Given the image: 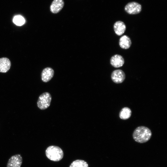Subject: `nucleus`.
I'll list each match as a JSON object with an SVG mask.
<instances>
[{"mask_svg": "<svg viewBox=\"0 0 167 167\" xmlns=\"http://www.w3.org/2000/svg\"><path fill=\"white\" fill-rule=\"evenodd\" d=\"M152 133L151 130L144 126L137 127L134 131L132 136L136 142L143 143L148 141L151 139Z\"/></svg>", "mask_w": 167, "mask_h": 167, "instance_id": "nucleus-1", "label": "nucleus"}, {"mask_svg": "<svg viewBox=\"0 0 167 167\" xmlns=\"http://www.w3.org/2000/svg\"><path fill=\"white\" fill-rule=\"evenodd\" d=\"M47 157L51 161H58L63 157V152L59 147L56 146H50L48 147L45 151Z\"/></svg>", "mask_w": 167, "mask_h": 167, "instance_id": "nucleus-2", "label": "nucleus"}, {"mask_svg": "<svg viewBox=\"0 0 167 167\" xmlns=\"http://www.w3.org/2000/svg\"><path fill=\"white\" fill-rule=\"evenodd\" d=\"M52 97L49 93L45 92L41 94L37 101L38 107L41 110H44L50 105Z\"/></svg>", "mask_w": 167, "mask_h": 167, "instance_id": "nucleus-3", "label": "nucleus"}, {"mask_svg": "<svg viewBox=\"0 0 167 167\" xmlns=\"http://www.w3.org/2000/svg\"><path fill=\"white\" fill-rule=\"evenodd\" d=\"M124 10L129 14H137L141 11L142 6L140 4L136 2H130L126 5L124 7Z\"/></svg>", "mask_w": 167, "mask_h": 167, "instance_id": "nucleus-4", "label": "nucleus"}, {"mask_svg": "<svg viewBox=\"0 0 167 167\" xmlns=\"http://www.w3.org/2000/svg\"><path fill=\"white\" fill-rule=\"evenodd\" d=\"M111 79L116 84L122 83L126 78L125 74L122 70L118 69L114 70L111 73Z\"/></svg>", "mask_w": 167, "mask_h": 167, "instance_id": "nucleus-5", "label": "nucleus"}, {"mask_svg": "<svg viewBox=\"0 0 167 167\" xmlns=\"http://www.w3.org/2000/svg\"><path fill=\"white\" fill-rule=\"evenodd\" d=\"M22 161V157L20 154L13 155L9 159L6 167H20Z\"/></svg>", "mask_w": 167, "mask_h": 167, "instance_id": "nucleus-6", "label": "nucleus"}, {"mask_svg": "<svg viewBox=\"0 0 167 167\" xmlns=\"http://www.w3.org/2000/svg\"><path fill=\"white\" fill-rule=\"evenodd\" d=\"M124 62L123 57L118 54L113 56L110 59L111 65L115 68H119L122 66L124 64Z\"/></svg>", "mask_w": 167, "mask_h": 167, "instance_id": "nucleus-7", "label": "nucleus"}, {"mask_svg": "<svg viewBox=\"0 0 167 167\" xmlns=\"http://www.w3.org/2000/svg\"><path fill=\"white\" fill-rule=\"evenodd\" d=\"M114 31L118 36L122 35L125 32L126 27L125 24L121 21L116 22L113 26Z\"/></svg>", "mask_w": 167, "mask_h": 167, "instance_id": "nucleus-8", "label": "nucleus"}, {"mask_svg": "<svg viewBox=\"0 0 167 167\" xmlns=\"http://www.w3.org/2000/svg\"><path fill=\"white\" fill-rule=\"evenodd\" d=\"M54 71L51 68L46 67L42 71L41 74V79L43 81L47 82L51 79L54 76Z\"/></svg>", "mask_w": 167, "mask_h": 167, "instance_id": "nucleus-9", "label": "nucleus"}, {"mask_svg": "<svg viewBox=\"0 0 167 167\" xmlns=\"http://www.w3.org/2000/svg\"><path fill=\"white\" fill-rule=\"evenodd\" d=\"M64 5L63 0H54L50 6V11L52 13H57L62 9Z\"/></svg>", "mask_w": 167, "mask_h": 167, "instance_id": "nucleus-10", "label": "nucleus"}, {"mask_svg": "<svg viewBox=\"0 0 167 167\" xmlns=\"http://www.w3.org/2000/svg\"><path fill=\"white\" fill-rule=\"evenodd\" d=\"M11 65L10 60L7 58H0V72H6L10 69Z\"/></svg>", "mask_w": 167, "mask_h": 167, "instance_id": "nucleus-11", "label": "nucleus"}, {"mask_svg": "<svg viewBox=\"0 0 167 167\" xmlns=\"http://www.w3.org/2000/svg\"><path fill=\"white\" fill-rule=\"evenodd\" d=\"M119 44L122 49H127L130 48L131 45V39L128 36L123 35L120 38Z\"/></svg>", "mask_w": 167, "mask_h": 167, "instance_id": "nucleus-12", "label": "nucleus"}, {"mask_svg": "<svg viewBox=\"0 0 167 167\" xmlns=\"http://www.w3.org/2000/svg\"><path fill=\"white\" fill-rule=\"evenodd\" d=\"M131 111L128 107L122 108L119 113V117L122 119L126 120L129 118L131 115Z\"/></svg>", "mask_w": 167, "mask_h": 167, "instance_id": "nucleus-13", "label": "nucleus"}, {"mask_svg": "<svg viewBox=\"0 0 167 167\" xmlns=\"http://www.w3.org/2000/svg\"><path fill=\"white\" fill-rule=\"evenodd\" d=\"M69 167H88V166L85 161L83 160H77L73 161Z\"/></svg>", "mask_w": 167, "mask_h": 167, "instance_id": "nucleus-14", "label": "nucleus"}, {"mask_svg": "<svg viewBox=\"0 0 167 167\" xmlns=\"http://www.w3.org/2000/svg\"><path fill=\"white\" fill-rule=\"evenodd\" d=\"M25 19L22 16L17 15L15 16L13 19L14 23L18 26H20L23 25L25 23Z\"/></svg>", "mask_w": 167, "mask_h": 167, "instance_id": "nucleus-15", "label": "nucleus"}]
</instances>
